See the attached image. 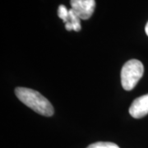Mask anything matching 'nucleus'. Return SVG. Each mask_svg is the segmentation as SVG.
Segmentation results:
<instances>
[{"label":"nucleus","mask_w":148,"mask_h":148,"mask_svg":"<svg viewBox=\"0 0 148 148\" xmlns=\"http://www.w3.org/2000/svg\"><path fill=\"white\" fill-rule=\"evenodd\" d=\"M15 94L20 101L27 107L44 116H52L53 107L47 99L40 92L26 87H16Z\"/></svg>","instance_id":"f257e3e1"},{"label":"nucleus","mask_w":148,"mask_h":148,"mask_svg":"<svg viewBox=\"0 0 148 148\" xmlns=\"http://www.w3.org/2000/svg\"><path fill=\"white\" fill-rule=\"evenodd\" d=\"M144 67L141 61L131 59L123 65L121 70V84L123 89L132 90L143 77Z\"/></svg>","instance_id":"f03ea898"},{"label":"nucleus","mask_w":148,"mask_h":148,"mask_svg":"<svg viewBox=\"0 0 148 148\" xmlns=\"http://www.w3.org/2000/svg\"><path fill=\"white\" fill-rule=\"evenodd\" d=\"M70 4L81 20H87L95 11V0H71Z\"/></svg>","instance_id":"7ed1b4c3"},{"label":"nucleus","mask_w":148,"mask_h":148,"mask_svg":"<svg viewBox=\"0 0 148 148\" xmlns=\"http://www.w3.org/2000/svg\"><path fill=\"white\" fill-rule=\"evenodd\" d=\"M129 114L134 119H141L148 114V94L135 99L129 108Z\"/></svg>","instance_id":"20e7f679"},{"label":"nucleus","mask_w":148,"mask_h":148,"mask_svg":"<svg viewBox=\"0 0 148 148\" xmlns=\"http://www.w3.org/2000/svg\"><path fill=\"white\" fill-rule=\"evenodd\" d=\"M65 28L67 31H75L80 32L82 29L81 26V18L77 15V13L72 8L69 9V15L68 21L65 23Z\"/></svg>","instance_id":"39448f33"},{"label":"nucleus","mask_w":148,"mask_h":148,"mask_svg":"<svg viewBox=\"0 0 148 148\" xmlns=\"http://www.w3.org/2000/svg\"><path fill=\"white\" fill-rule=\"evenodd\" d=\"M86 148H120L117 144L110 142H98L90 144Z\"/></svg>","instance_id":"423d86ee"},{"label":"nucleus","mask_w":148,"mask_h":148,"mask_svg":"<svg viewBox=\"0 0 148 148\" xmlns=\"http://www.w3.org/2000/svg\"><path fill=\"white\" fill-rule=\"evenodd\" d=\"M69 15V10L64 5H60L58 9V16L60 19H62L64 23L68 21Z\"/></svg>","instance_id":"0eeeda50"},{"label":"nucleus","mask_w":148,"mask_h":148,"mask_svg":"<svg viewBox=\"0 0 148 148\" xmlns=\"http://www.w3.org/2000/svg\"><path fill=\"white\" fill-rule=\"evenodd\" d=\"M145 31H146V33H147V35L148 36V22L147 23V25H146V27H145Z\"/></svg>","instance_id":"6e6552de"}]
</instances>
